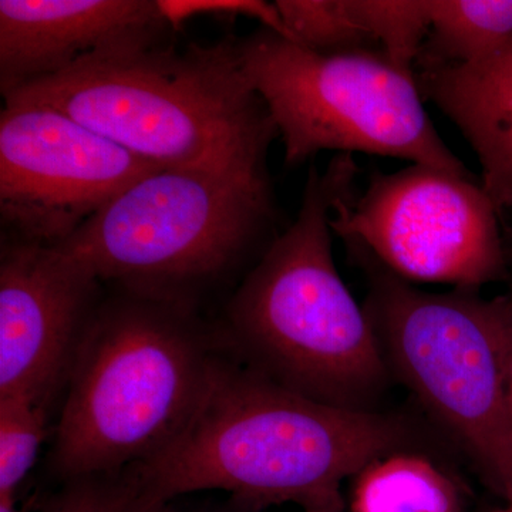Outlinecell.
Masks as SVG:
<instances>
[{"mask_svg": "<svg viewBox=\"0 0 512 512\" xmlns=\"http://www.w3.org/2000/svg\"><path fill=\"white\" fill-rule=\"evenodd\" d=\"M268 175L164 170L131 185L56 245L107 289L202 313L278 238Z\"/></svg>", "mask_w": 512, "mask_h": 512, "instance_id": "5", "label": "cell"}, {"mask_svg": "<svg viewBox=\"0 0 512 512\" xmlns=\"http://www.w3.org/2000/svg\"><path fill=\"white\" fill-rule=\"evenodd\" d=\"M5 103L52 107L170 170L268 175L279 138L241 69L238 39L184 50L163 45L84 60Z\"/></svg>", "mask_w": 512, "mask_h": 512, "instance_id": "3", "label": "cell"}, {"mask_svg": "<svg viewBox=\"0 0 512 512\" xmlns=\"http://www.w3.org/2000/svg\"><path fill=\"white\" fill-rule=\"evenodd\" d=\"M333 234L410 284L478 291L505 275L500 214L483 184L426 165L370 175L340 198Z\"/></svg>", "mask_w": 512, "mask_h": 512, "instance_id": "8", "label": "cell"}, {"mask_svg": "<svg viewBox=\"0 0 512 512\" xmlns=\"http://www.w3.org/2000/svg\"><path fill=\"white\" fill-rule=\"evenodd\" d=\"M414 73L423 99L456 124L476 153L500 217H512V40L481 62Z\"/></svg>", "mask_w": 512, "mask_h": 512, "instance_id": "12", "label": "cell"}, {"mask_svg": "<svg viewBox=\"0 0 512 512\" xmlns=\"http://www.w3.org/2000/svg\"><path fill=\"white\" fill-rule=\"evenodd\" d=\"M167 512H265V511H256L252 510V508L244 507V505H239L237 503H234L232 500L225 501L224 504L220 505H212V507H205V508H197V510H190V511H177L175 510V507L173 503L170 504V507H168Z\"/></svg>", "mask_w": 512, "mask_h": 512, "instance_id": "21", "label": "cell"}, {"mask_svg": "<svg viewBox=\"0 0 512 512\" xmlns=\"http://www.w3.org/2000/svg\"><path fill=\"white\" fill-rule=\"evenodd\" d=\"M356 251L370 271L363 308L393 382L413 394L484 483L512 505V296L423 291Z\"/></svg>", "mask_w": 512, "mask_h": 512, "instance_id": "6", "label": "cell"}, {"mask_svg": "<svg viewBox=\"0 0 512 512\" xmlns=\"http://www.w3.org/2000/svg\"><path fill=\"white\" fill-rule=\"evenodd\" d=\"M36 503V495L22 505L18 504V498H0V512H30Z\"/></svg>", "mask_w": 512, "mask_h": 512, "instance_id": "22", "label": "cell"}, {"mask_svg": "<svg viewBox=\"0 0 512 512\" xmlns=\"http://www.w3.org/2000/svg\"><path fill=\"white\" fill-rule=\"evenodd\" d=\"M296 45L322 55L380 50L357 23L346 0H276Z\"/></svg>", "mask_w": 512, "mask_h": 512, "instance_id": "15", "label": "cell"}, {"mask_svg": "<svg viewBox=\"0 0 512 512\" xmlns=\"http://www.w3.org/2000/svg\"><path fill=\"white\" fill-rule=\"evenodd\" d=\"M431 26L414 72L467 66L512 40V0H429Z\"/></svg>", "mask_w": 512, "mask_h": 512, "instance_id": "14", "label": "cell"}, {"mask_svg": "<svg viewBox=\"0 0 512 512\" xmlns=\"http://www.w3.org/2000/svg\"><path fill=\"white\" fill-rule=\"evenodd\" d=\"M170 504L151 497L146 491L141 490L140 484H138L137 493L120 512H167Z\"/></svg>", "mask_w": 512, "mask_h": 512, "instance_id": "20", "label": "cell"}, {"mask_svg": "<svg viewBox=\"0 0 512 512\" xmlns=\"http://www.w3.org/2000/svg\"><path fill=\"white\" fill-rule=\"evenodd\" d=\"M491 512H512V505L504 504V507L497 508V510Z\"/></svg>", "mask_w": 512, "mask_h": 512, "instance_id": "25", "label": "cell"}, {"mask_svg": "<svg viewBox=\"0 0 512 512\" xmlns=\"http://www.w3.org/2000/svg\"><path fill=\"white\" fill-rule=\"evenodd\" d=\"M350 481L346 512H464L456 478L412 447L370 461Z\"/></svg>", "mask_w": 512, "mask_h": 512, "instance_id": "13", "label": "cell"}, {"mask_svg": "<svg viewBox=\"0 0 512 512\" xmlns=\"http://www.w3.org/2000/svg\"><path fill=\"white\" fill-rule=\"evenodd\" d=\"M137 490L130 468L117 474H90L63 481L39 508L40 512H120Z\"/></svg>", "mask_w": 512, "mask_h": 512, "instance_id": "18", "label": "cell"}, {"mask_svg": "<svg viewBox=\"0 0 512 512\" xmlns=\"http://www.w3.org/2000/svg\"><path fill=\"white\" fill-rule=\"evenodd\" d=\"M238 56L278 128L288 167L336 151L473 178L437 133L416 73L379 50L322 55L261 28L238 39Z\"/></svg>", "mask_w": 512, "mask_h": 512, "instance_id": "7", "label": "cell"}, {"mask_svg": "<svg viewBox=\"0 0 512 512\" xmlns=\"http://www.w3.org/2000/svg\"><path fill=\"white\" fill-rule=\"evenodd\" d=\"M160 165L62 111L5 103L0 113L2 238L56 247Z\"/></svg>", "mask_w": 512, "mask_h": 512, "instance_id": "9", "label": "cell"}, {"mask_svg": "<svg viewBox=\"0 0 512 512\" xmlns=\"http://www.w3.org/2000/svg\"><path fill=\"white\" fill-rule=\"evenodd\" d=\"M346 5L394 66L414 72L430 32L429 0H346Z\"/></svg>", "mask_w": 512, "mask_h": 512, "instance_id": "16", "label": "cell"}, {"mask_svg": "<svg viewBox=\"0 0 512 512\" xmlns=\"http://www.w3.org/2000/svg\"><path fill=\"white\" fill-rule=\"evenodd\" d=\"M413 439L399 414L315 402L222 349L190 424L130 470L141 490L164 503L220 490L252 510L295 504L306 512L345 501L346 481L370 461L412 447Z\"/></svg>", "mask_w": 512, "mask_h": 512, "instance_id": "1", "label": "cell"}, {"mask_svg": "<svg viewBox=\"0 0 512 512\" xmlns=\"http://www.w3.org/2000/svg\"><path fill=\"white\" fill-rule=\"evenodd\" d=\"M507 404L508 414H510V420L512 424V356L510 359V365H508L507 373Z\"/></svg>", "mask_w": 512, "mask_h": 512, "instance_id": "23", "label": "cell"}, {"mask_svg": "<svg viewBox=\"0 0 512 512\" xmlns=\"http://www.w3.org/2000/svg\"><path fill=\"white\" fill-rule=\"evenodd\" d=\"M352 154L311 167L301 210L225 299L215 320L222 349L242 365L315 402L382 410L393 383L363 305L333 259L332 215L355 191Z\"/></svg>", "mask_w": 512, "mask_h": 512, "instance_id": "2", "label": "cell"}, {"mask_svg": "<svg viewBox=\"0 0 512 512\" xmlns=\"http://www.w3.org/2000/svg\"><path fill=\"white\" fill-rule=\"evenodd\" d=\"M49 404L0 397V498H18L47 436Z\"/></svg>", "mask_w": 512, "mask_h": 512, "instance_id": "17", "label": "cell"}, {"mask_svg": "<svg viewBox=\"0 0 512 512\" xmlns=\"http://www.w3.org/2000/svg\"><path fill=\"white\" fill-rule=\"evenodd\" d=\"M157 0H0V92L69 72L94 57L163 45Z\"/></svg>", "mask_w": 512, "mask_h": 512, "instance_id": "11", "label": "cell"}, {"mask_svg": "<svg viewBox=\"0 0 512 512\" xmlns=\"http://www.w3.org/2000/svg\"><path fill=\"white\" fill-rule=\"evenodd\" d=\"M161 15L173 30H178L190 19L200 16H245L261 23L262 28L275 32L276 35L293 40L286 28L284 18L278 6L264 0H157Z\"/></svg>", "mask_w": 512, "mask_h": 512, "instance_id": "19", "label": "cell"}, {"mask_svg": "<svg viewBox=\"0 0 512 512\" xmlns=\"http://www.w3.org/2000/svg\"><path fill=\"white\" fill-rule=\"evenodd\" d=\"M306 512H346V500L342 503H336L328 505V507L318 508V510L306 511Z\"/></svg>", "mask_w": 512, "mask_h": 512, "instance_id": "24", "label": "cell"}, {"mask_svg": "<svg viewBox=\"0 0 512 512\" xmlns=\"http://www.w3.org/2000/svg\"><path fill=\"white\" fill-rule=\"evenodd\" d=\"M221 353L201 312L107 289L64 386L52 476L117 474L156 457L200 409Z\"/></svg>", "mask_w": 512, "mask_h": 512, "instance_id": "4", "label": "cell"}, {"mask_svg": "<svg viewBox=\"0 0 512 512\" xmlns=\"http://www.w3.org/2000/svg\"><path fill=\"white\" fill-rule=\"evenodd\" d=\"M107 288L72 256L2 238L0 397L49 404L64 390Z\"/></svg>", "mask_w": 512, "mask_h": 512, "instance_id": "10", "label": "cell"}]
</instances>
